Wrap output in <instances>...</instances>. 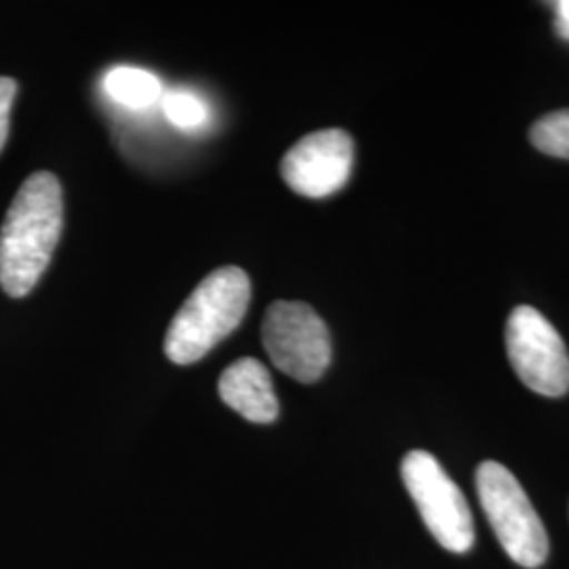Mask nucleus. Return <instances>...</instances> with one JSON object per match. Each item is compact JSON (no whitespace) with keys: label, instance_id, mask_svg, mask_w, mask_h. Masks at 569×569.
Masks as SVG:
<instances>
[{"label":"nucleus","instance_id":"f257e3e1","mask_svg":"<svg viewBox=\"0 0 569 569\" xmlns=\"http://www.w3.org/2000/svg\"><path fill=\"white\" fill-rule=\"evenodd\" d=\"M63 226L60 180L37 171L21 183L0 228V287L11 298L28 296L47 270Z\"/></svg>","mask_w":569,"mask_h":569},{"label":"nucleus","instance_id":"f03ea898","mask_svg":"<svg viewBox=\"0 0 569 569\" xmlns=\"http://www.w3.org/2000/svg\"><path fill=\"white\" fill-rule=\"evenodd\" d=\"M251 283L237 266H224L207 274L176 312L164 336V355L178 366L201 361L226 340L247 315Z\"/></svg>","mask_w":569,"mask_h":569},{"label":"nucleus","instance_id":"7ed1b4c3","mask_svg":"<svg viewBox=\"0 0 569 569\" xmlns=\"http://www.w3.org/2000/svg\"><path fill=\"white\" fill-rule=\"evenodd\" d=\"M477 493L510 559L521 568H540L549 557V536L517 477L498 462H483L477 468Z\"/></svg>","mask_w":569,"mask_h":569},{"label":"nucleus","instance_id":"20e7f679","mask_svg":"<svg viewBox=\"0 0 569 569\" xmlns=\"http://www.w3.org/2000/svg\"><path fill=\"white\" fill-rule=\"evenodd\" d=\"M401 477L432 538L451 552L472 549V512L462 489L449 479L439 460L428 451L413 449L403 458Z\"/></svg>","mask_w":569,"mask_h":569},{"label":"nucleus","instance_id":"39448f33","mask_svg":"<svg viewBox=\"0 0 569 569\" xmlns=\"http://www.w3.org/2000/svg\"><path fill=\"white\" fill-rule=\"evenodd\" d=\"M262 340L272 363L302 385L317 382L331 363L326 321L302 302L268 306Z\"/></svg>","mask_w":569,"mask_h":569},{"label":"nucleus","instance_id":"423d86ee","mask_svg":"<svg viewBox=\"0 0 569 569\" xmlns=\"http://www.w3.org/2000/svg\"><path fill=\"white\" fill-rule=\"evenodd\" d=\"M507 352L519 380L542 397L569 390V355L549 319L531 306H519L507 323Z\"/></svg>","mask_w":569,"mask_h":569},{"label":"nucleus","instance_id":"0eeeda50","mask_svg":"<svg viewBox=\"0 0 569 569\" xmlns=\"http://www.w3.org/2000/svg\"><path fill=\"white\" fill-rule=\"evenodd\" d=\"M355 161V143L342 129L315 131L281 161L284 183L308 199H326L345 188Z\"/></svg>","mask_w":569,"mask_h":569},{"label":"nucleus","instance_id":"6e6552de","mask_svg":"<svg viewBox=\"0 0 569 569\" xmlns=\"http://www.w3.org/2000/svg\"><path fill=\"white\" fill-rule=\"evenodd\" d=\"M218 388L226 406L249 422L270 425L279 418L272 378L258 359H239L226 367Z\"/></svg>","mask_w":569,"mask_h":569},{"label":"nucleus","instance_id":"1a4fd4ad","mask_svg":"<svg viewBox=\"0 0 569 569\" xmlns=\"http://www.w3.org/2000/svg\"><path fill=\"white\" fill-rule=\"evenodd\" d=\"M106 91L112 100H117L122 106L143 110L161 100L163 84L154 74L146 70L121 66L108 72Z\"/></svg>","mask_w":569,"mask_h":569},{"label":"nucleus","instance_id":"9d476101","mask_svg":"<svg viewBox=\"0 0 569 569\" xmlns=\"http://www.w3.org/2000/svg\"><path fill=\"white\" fill-rule=\"evenodd\" d=\"M529 140L540 152L569 161V108L550 112L533 122Z\"/></svg>","mask_w":569,"mask_h":569},{"label":"nucleus","instance_id":"9b49d317","mask_svg":"<svg viewBox=\"0 0 569 569\" xmlns=\"http://www.w3.org/2000/svg\"><path fill=\"white\" fill-rule=\"evenodd\" d=\"M161 103L167 119L183 129H192L207 121V108L194 93L169 91L161 98Z\"/></svg>","mask_w":569,"mask_h":569},{"label":"nucleus","instance_id":"f8f14e48","mask_svg":"<svg viewBox=\"0 0 569 569\" xmlns=\"http://www.w3.org/2000/svg\"><path fill=\"white\" fill-rule=\"evenodd\" d=\"M18 93V82L9 77H0V152L9 138V119H11V106Z\"/></svg>","mask_w":569,"mask_h":569},{"label":"nucleus","instance_id":"ddd939ff","mask_svg":"<svg viewBox=\"0 0 569 569\" xmlns=\"http://www.w3.org/2000/svg\"><path fill=\"white\" fill-rule=\"evenodd\" d=\"M555 32L569 42V0L555 2Z\"/></svg>","mask_w":569,"mask_h":569}]
</instances>
